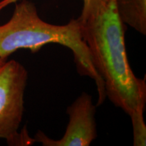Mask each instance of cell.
Listing matches in <instances>:
<instances>
[{"mask_svg":"<svg viewBox=\"0 0 146 146\" xmlns=\"http://www.w3.org/2000/svg\"><path fill=\"white\" fill-rule=\"evenodd\" d=\"M81 24L83 39L104 83L106 97L129 116L136 110H145V78L137 77L129 65L124 23L114 0H109L98 15Z\"/></svg>","mask_w":146,"mask_h":146,"instance_id":"1","label":"cell"},{"mask_svg":"<svg viewBox=\"0 0 146 146\" xmlns=\"http://www.w3.org/2000/svg\"><path fill=\"white\" fill-rule=\"evenodd\" d=\"M16 2L10 19L0 25V58L6 60L20 49L37 52L48 43H58L70 49L78 74L92 78L98 93L96 106L106 98L103 79L97 71L86 42L83 39L81 24L72 18L64 25L46 23L39 17L35 5L29 0Z\"/></svg>","mask_w":146,"mask_h":146,"instance_id":"2","label":"cell"},{"mask_svg":"<svg viewBox=\"0 0 146 146\" xmlns=\"http://www.w3.org/2000/svg\"><path fill=\"white\" fill-rule=\"evenodd\" d=\"M28 72L14 60L5 62L0 68V139L9 145L35 143L27 132L18 133L25 112V93Z\"/></svg>","mask_w":146,"mask_h":146,"instance_id":"3","label":"cell"},{"mask_svg":"<svg viewBox=\"0 0 146 146\" xmlns=\"http://www.w3.org/2000/svg\"><path fill=\"white\" fill-rule=\"evenodd\" d=\"M96 112V106L93 104L92 97L82 93L67 108L69 122L62 137L55 140L42 131H38L33 141L43 146H89L98 136Z\"/></svg>","mask_w":146,"mask_h":146,"instance_id":"4","label":"cell"},{"mask_svg":"<svg viewBox=\"0 0 146 146\" xmlns=\"http://www.w3.org/2000/svg\"><path fill=\"white\" fill-rule=\"evenodd\" d=\"M120 21L146 35V0H114Z\"/></svg>","mask_w":146,"mask_h":146,"instance_id":"5","label":"cell"},{"mask_svg":"<svg viewBox=\"0 0 146 146\" xmlns=\"http://www.w3.org/2000/svg\"><path fill=\"white\" fill-rule=\"evenodd\" d=\"M18 1L19 0H1L0 1V11ZM108 1L109 0H83V10L81 16L78 18L80 23H85L98 15L105 8Z\"/></svg>","mask_w":146,"mask_h":146,"instance_id":"6","label":"cell"},{"mask_svg":"<svg viewBox=\"0 0 146 146\" xmlns=\"http://www.w3.org/2000/svg\"><path fill=\"white\" fill-rule=\"evenodd\" d=\"M144 110H136L130 115L133 127V145H146V125L143 118Z\"/></svg>","mask_w":146,"mask_h":146,"instance_id":"7","label":"cell"},{"mask_svg":"<svg viewBox=\"0 0 146 146\" xmlns=\"http://www.w3.org/2000/svg\"><path fill=\"white\" fill-rule=\"evenodd\" d=\"M5 62H6V60H3V59H1V58H0V68H1V67L2 66L3 64H4Z\"/></svg>","mask_w":146,"mask_h":146,"instance_id":"8","label":"cell"}]
</instances>
